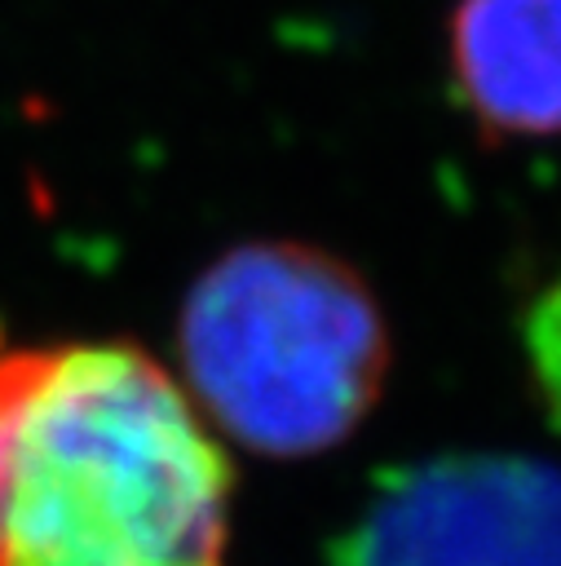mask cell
Returning a JSON list of instances; mask_svg holds the SVG:
<instances>
[{
    "label": "cell",
    "instance_id": "obj_1",
    "mask_svg": "<svg viewBox=\"0 0 561 566\" xmlns=\"http://www.w3.org/2000/svg\"><path fill=\"white\" fill-rule=\"evenodd\" d=\"M230 464L128 340L0 345V566H225Z\"/></svg>",
    "mask_w": 561,
    "mask_h": 566
},
{
    "label": "cell",
    "instance_id": "obj_2",
    "mask_svg": "<svg viewBox=\"0 0 561 566\" xmlns=\"http://www.w3.org/2000/svg\"><path fill=\"white\" fill-rule=\"evenodd\" d=\"M199 402L261 455H314L358 429L384 385L389 336L367 283L305 243H243L181 310Z\"/></svg>",
    "mask_w": 561,
    "mask_h": 566
},
{
    "label": "cell",
    "instance_id": "obj_3",
    "mask_svg": "<svg viewBox=\"0 0 561 566\" xmlns=\"http://www.w3.org/2000/svg\"><path fill=\"white\" fill-rule=\"evenodd\" d=\"M336 566H561V464L468 451L393 469Z\"/></svg>",
    "mask_w": 561,
    "mask_h": 566
},
{
    "label": "cell",
    "instance_id": "obj_4",
    "mask_svg": "<svg viewBox=\"0 0 561 566\" xmlns=\"http://www.w3.org/2000/svg\"><path fill=\"white\" fill-rule=\"evenodd\" d=\"M451 66L486 133L561 137V0H459Z\"/></svg>",
    "mask_w": 561,
    "mask_h": 566
},
{
    "label": "cell",
    "instance_id": "obj_5",
    "mask_svg": "<svg viewBox=\"0 0 561 566\" xmlns=\"http://www.w3.org/2000/svg\"><path fill=\"white\" fill-rule=\"evenodd\" d=\"M521 345H526L534 389H539L552 424L561 429V274L530 301L526 323H521Z\"/></svg>",
    "mask_w": 561,
    "mask_h": 566
}]
</instances>
